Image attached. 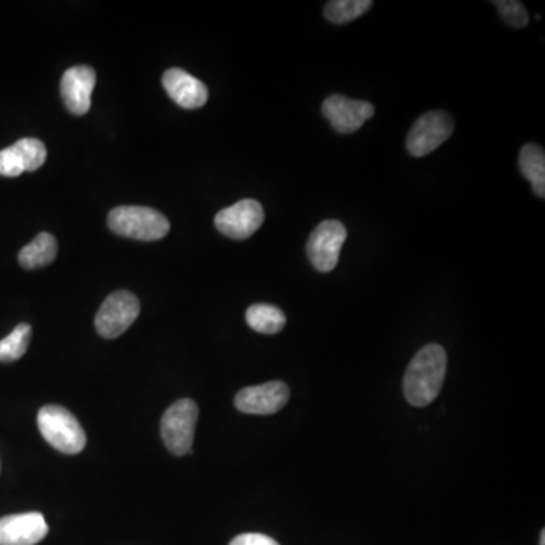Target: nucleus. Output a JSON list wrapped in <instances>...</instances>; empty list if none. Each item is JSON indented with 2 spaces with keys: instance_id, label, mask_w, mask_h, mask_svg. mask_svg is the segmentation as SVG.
I'll use <instances>...</instances> for the list:
<instances>
[{
  "instance_id": "nucleus-8",
  "label": "nucleus",
  "mask_w": 545,
  "mask_h": 545,
  "mask_svg": "<svg viewBox=\"0 0 545 545\" xmlns=\"http://www.w3.org/2000/svg\"><path fill=\"white\" fill-rule=\"evenodd\" d=\"M215 228L232 240L252 237L264 223V208L258 200L244 199L215 215Z\"/></svg>"
},
{
  "instance_id": "nucleus-10",
  "label": "nucleus",
  "mask_w": 545,
  "mask_h": 545,
  "mask_svg": "<svg viewBox=\"0 0 545 545\" xmlns=\"http://www.w3.org/2000/svg\"><path fill=\"white\" fill-rule=\"evenodd\" d=\"M290 399V390L284 382H267L258 387L241 390L235 397V406L244 414L270 415L281 411Z\"/></svg>"
},
{
  "instance_id": "nucleus-9",
  "label": "nucleus",
  "mask_w": 545,
  "mask_h": 545,
  "mask_svg": "<svg viewBox=\"0 0 545 545\" xmlns=\"http://www.w3.org/2000/svg\"><path fill=\"white\" fill-rule=\"evenodd\" d=\"M323 116L340 134H353L374 116V106L365 100L350 99L341 94H332L321 106Z\"/></svg>"
},
{
  "instance_id": "nucleus-14",
  "label": "nucleus",
  "mask_w": 545,
  "mask_h": 545,
  "mask_svg": "<svg viewBox=\"0 0 545 545\" xmlns=\"http://www.w3.org/2000/svg\"><path fill=\"white\" fill-rule=\"evenodd\" d=\"M167 94L185 109L202 108L208 102V88L199 79L181 69H170L162 76Z\"/></svg>"
},
{
  "instance_id": "nucleus-7",
  "label": "nucleus",
  "mask_w": 545,
  "mask_h": 545,
  "mask_svg": "<svg viewBox=\"0 0 545 545\" xmlns=\"http://www.w3.org/2000/svg\"><path fill=\"white\" fill-rule=\"evenodd\" d=\"M140 315V302L129 291L111 294L96 315V329L100 337L113 338L125 334Z\"/></svg>"
},
{
  "instance_id": "nucleus-1",
  "label": "nucleus",
  "mask_w": 545,
  "mask_h": 545,
  "mask_svg": "<svg viewBox=\"0 0 545 545\" xmlns=\"http://www.w3.org/2000/svg\"><path fill=\"white\" fill-rule=\"evenodd\" d=\"M446 350L438 344L423 347L412 359L403 380V391L412 406L424 408L440 396L446 379Z\"/></svg>"
},
{
  "instance_id": "nucleus-4",
  "label": "nucleus",
  "mask_w": 545,
  "mask_h": 545,
  "mask_svg": "<svg viewBox=\"0 0 545 545\" xmlns=\"http://www.w3.org/2000/svg\"><path fill=\"white\" fill-rule=\"evenodd\" d=\"M197 418L199 408L190 399L178 400L167 409L161 420V436L173 455L185 456L191 453Z\"/></svg>"
},
{
  "instance_id": "nucleus-20",
  "label": "nucleus",
  "mask_w": 545,
  "mask_h": 545,
  "mask_svg": "<svg viewBox=\"0 0 545 545\" xmlns=\"http://www.w3.org/2000/svg\"><path fill=\"white\" fill-rule=\"evenodd\" d=\"M493 4L496 5L502 19L512 28L521 29L529 25V13L518 0H496Z\"/></svg>"
},
{
  "instance_id": "nucleus-19",
  "label": "nucleus",
  "mask_w": 545,
  "mask_h": 545,
  "mask_svg": "<svg viewBox=\"0 0 545 545\" xmlns=\"http://www.w3.org/2000/svg\"><path fill=\"white\" fill-rule=\"evenodd\" d=\"M32 329L29 324L22 323L0 341V362H14L28 352Z\"/></svg>"
},
{
  "instance_id": "nucleus-11",
  "label": "nucleus",
  "mask_w": 545,
  "mask_h": 545,
  "mask_svg": "<svg viewBox=\"0 0 545 545\" xmlns=\"http://www.w3.org/2000/svg\"><path fill=\"white\" fill-rule=\"evenodd\" d=\"M46 146L37 138H22L7 149L0 150V176L17 178L35 172L46 162Z\"/></svg>"
},
{
  "instance_id": "nucleus-21",
  "label": "nucleus",
  "mask_w": 545,
  "mask_h": 545,
  "mask_svg": "<svg viewBox=\"0 0 545 545\" xmlns=\"http://www.w3.org/2000/svg\"><path fill=\"white\" fill-rule=\"evenodd\" d=\"M229 545H279L275 539L262 533H243L232 539Z\"/></svg>"
},
{
  "instance_id": "nucleus-22",
  "label": "nucleus",
  "mask_w": 545,
  "mask_h": 545,
  "mask_svg": "<svg viewBox=\"0 0 545 545\" xmlns=\"http://www.w3.org/2000/svg\"><path fill=\"white\" fill-rule=\"evenodd\" d=\"M541 545H545V530L541 532Z\"/></svg>"
},
{
  "instance_id": "nucleus-16",
  "label": "nucleus",
  "mask_w": 545,
  "mask_h": 545,
  "mask_svg": "<svg viewBox=\"0 0 545 545\" xmlns=\"http://www.w3.org/2000/svg\"><path fill=\"white\" fill-rule=\"evenodd\" d=\"M520 169L524 178L532 182L536 196L545 197V153L538 144H526L520 152Z\"/></svg>"
},
{
  "instance_id": "nucleus-5",
  "label": "nucleus",
  "mask_w": 545,
  "mask_h": 545,
  "mask_svg": "<svg viewBox=\"0 0 545 545\" xmlns=\"http://www.w3.org/2000/svg\"><path fill=\"white\" fill-rule=\"evenodd\" d=\"M455 131V123L446 111H430L412 125L406 138V147L412 156L429 155L446 143Z\"/></svg>"
},
{
  "instance_id": "nucleus-15",
  "label": "nucleus",
  "mask_w": 545,
  "mask_h": 545,
  "mask_svg": "<svg viewBox=\"0 0 545 545\" xmlns=\"http://www.w3.org/2000/svg\"><path fill=\"white\" fill-rule=\"evenodd\" d=\"M58 243L53 235L41 232L31 244L23 247L19 253V262L26 270L46 267L57 258Z\"/></svg>"
},
{
  "instance_id": "nucleus-13",
  "label": "nucleus",
  "mask_w": 545,
  "mask_h": 545,
  "mask_svg": "<svg viewBox=\"0 0 545 545\" xmlns=\"http://www.w3.org/2000/svg\"><path fill=\"white\" fill-rule=\"evenodd\" d=\"M47 532L46 520L38 512L0 518V545H35Z\"/></svg>"
},
{
  "instance_id": "nucleus-12",
  "label": "nucleus",
  "mask_w": 545,
  "mask_h": 545,
  "mask_svg": "<svg viewBox=\"0 0 545 545\" xmlns=\"http://www.w3.org/2000/svg\"><path fill=\"white\" fill-rule=\"evenodd\" d=\"M96 87V72L88 66L70 67L61 79L64 105L75 116H84L91 108V94Z\"/></svg>"
},
{
  "instance_id": "nucleus-2",
  "label": "nucleus",
  "mask_w": 545,
  "mask_h": 545,
  "mask_svg": "<svg viewBox=\"0 0 545 545\" xmlns=\"http://www.w3.org/2000/svg\"><path fill=\"white\" fill-rule=\"evenodd\" d=\"M111 231L140 241H158L170 231V223L161 212L144 206H119L108 215Z\"/></svg>"
},
{
  "instance_id": "nucleus-18",
  "label": "nucleus",
  "mask_w": 545,
  "mask_h": 545,
  "mask_svg": "<svg viewBox=\"0 0 545 545\" xmlns=\"http://www.w3.org/2000/svg\"><path fill=\"white\" fill-rule=\"evenodd\" d=\"M373 7L371 0H332L324 7V16L329 22L344 25L353 22Z\"/></svg>"
},
{
  "instance_id": "nucleus-17",
  "label": "nucleus",
  "mask_w": 545,
  "mask_h": 545,
  "mask_svg": "<svg viewBox=\"0 0 545 545\" xmlns=\"http://www.w3.org/2000/svg\"><path fill=\"white\" fill-rule=\"evenodd\" d=\"M246 321L253 331L259 332V334L275 335L284 329L287 317L276 306L258 303V305H252L247 309Z\"/></svg>"
},
{
  "instance_id": "nucleus-6",
  "label": "nucleus",
  "mask_w": 545,
  "mask_h": 545,
  "mask_svg": "<svg viewBox=\"0 0 545 545\" xmlns=\"http://www.w3.org/2000/svg\"><path fill=\"white\" fill-rule=\"evenodd\" d=\"M347 240V229L338 220L321 222L312 232L306 246L309 261L315 270L329 273L338 265L341 249Z\"/></svg>"
},
{
  "instance_id": "nucleus-3",
  "label": "nucleus",
  "mask_w": 545,
  "mask_h": 545,
  "mask_svg": "<svg viewBox=\"0 0 545 545\" xmlns=\"http://www.w3.org/2000/svg\"><path fill=\"white\" fill-rule=\"evenodd\" d=\"M38 429L44 440L64 455H76L85 449L87 436L72 412L49 405L38 412Z\"/></svg>"
}]
</instances>
